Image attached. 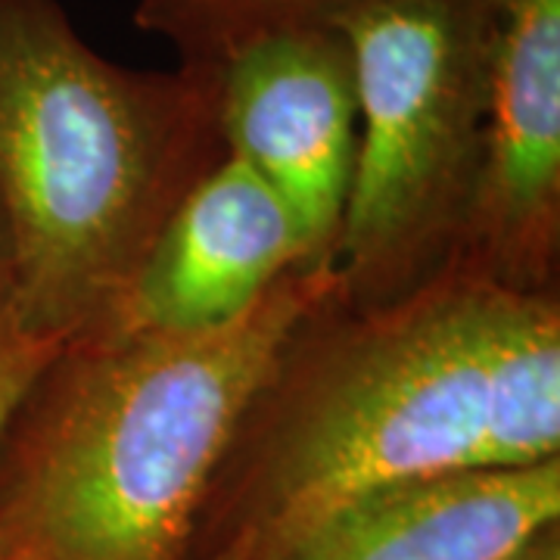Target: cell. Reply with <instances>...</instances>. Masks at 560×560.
Returning <instances> with one entry per match:
<instances>
[{
  "instance_id": "obj_1",
  "label": "cell",
  "mask_w": 560,
  "mask_h": 560,
  "mask_svg": "<svg viewBox=\"0 0 560 560\" xmlns=\"http://www.w3.org/2000/svg\"><path fill=\"white\" fill-rule=\"evenodd\" d=\"M560 458V296L448 268L408 300L327 293L280 342L206 486L194 560L383 482Z\"/></svg>"
},
{
  "instance_id": "obj_2",
  "label": "cell",
  "mask_w": 560,
  "mask_h": 560,
  "mask_svg": "<svg viewBox=\"0 0 560 560\" xmlns=\"http://www.w3.org/2000/svg\"><path fill=\"white\" fill-rule=\"evenodd\" d=\"M334 290V265H302L212 334L60 349L0 430V560H194L202 495L246 401Z\"/></svg>"
},
{
  "instance_id": "obj_3",
  "label": "cell",
  "mask_w": 560,
  "mask_h": 560,
  "mask_svg": "<svg viewBox=\"0 0 560 560\" xmlns=\"http://www.w3.org/2000/svg\"><path fill=\"white\" fill-rule=\"evenodd\" d=\"M224 160L212 66L125 69L60 0H0L7 305L28 340L60 352L101 334L165 221Z\"/></svg>"
},
{
  "instance_id": "obj_4",
  "label": "cell",
  "mask_w": 560,
  "mask_h": 560,
  "mask_svg": "<svg viewBox=\"0 0 560 560\" xmlns=\"http://www.w3.org/2000/svg\"><path fill=\"white\" fill-rule=\"evenodd\" d=\"M359 147L334 253L349 308L408 300L458 265L477 190L489 0H349Z\"/></svg>"
},
{
  "instance_id": "obj_5",
  "label": "cell",
  "mask_w": 560,
  "mask_h": 560,
  "mask_svg": "<svg viewBox=\"0 0 560 560\" xmlns=\"http://www.w3.org/2000/svg\"><path fill=\"white\" fill-rule=\"evenodd\" d=\"M458 268L560 296V0H489L480 175Z\"/></svg>"
},
{
  "instance_id": "obj_6",
  "label": "cell",
  "mask_w": 560,
  "mask_h": 560,
  "mask_svg": "<svg viewBox=\"0 0 560 560\" xmlns=\"http://www.w3.org/2000/svg\"><path fill=\"white\" fill-rule=\"evenodd\" d=\"M206 66L228 156L249 165L293 212L308 259L334 265L359 147L346 38L330 22L287 25Z\"/></svg>"
},
{
  "instance_id": "obj_7",
  "label": "cell",
  "mask_w": 560,
  "mask_h": 560,
  "mask_svg": "<svg viewBox=\"0 0 560 560\" xmlns=\"http://www.w3.org/2000/svg\"><path fill=\"white\" fill-rule=\"evenodd\" d=\"M315 268L293 212L228 156L180 200L119 312L94 337H190L249 315L293 268Z\"/></svg>"
},
{
  "instance_id": "obj_8",
  "label": "cell",
  "mask_w": 560,
  "mask_h": 560,
  "mask_svg": "<svg viewBox=\"0 0 560 560\" xmlns=\"http://www.w3.org/2000/svg\"><path fill=\"white\" fill-rule=\"evenodd\" d=\"M560 517V458L361 489L275 529L246 560H504Z\"/></svg>"
},
{
  "instance_id": "obj_9",
  "label": "cell",
  "mask_w": 560,
  "mask_h": 560,
  "mask_svg": "<svg viewBox=\"0 0 560 560\" xmlns=\"http://www.w3.org/2000/svg\"><path fill=\"white\" fill-rule=\"evenodd\" d=\"M349 0H140V28L178 47L180 62H212L243 40L287 25L327 22Z\"/></svg>"
},
{
  "instance_id": "obj_10",
  "label": "cell",
  "mask_w": 560,
  "mask_h": 560,
  "mask_svg": "<svg viewBox=\"0 0 560 560\" xmlns=\"http://www.w3.org/2000/svg\"><path fill=\"white\" fill-rule=\"evenodd\" d=\"M54 355L57 352H47L44 346L32 342L22 334L10 305H7V290H3L0 293V430L13 415L16 401L25 396V389L40 374V368Z\"/></svg>"
},
{
  "instance_id": "obj_11",
  "label": "cell",
  "mask_w": 560,
  "mask_h": 560,
  "mask_svg": "<svg viewBox=\"0 0 560 560\" xmlns=\"http://www.w3.org/2000/svg\"><path fill=\"white\" fill-rule=\"evenodd\" d=\"M504 560H560V521L541 526Z\"/></svg>"
},
{
  "instance_id": "obj_12",
  "label": "cell",
  "mask_w": 560,
  "mask_h": 560,
  "mask_svg": "<svg viewBox=\"0 0 560 560\" xmlns=\"http://www.w3.org/2000/svg\"><path fill=\"white\" fill-rule=\"evenodd\" d=\"M7 280H10V237H7L3 215H0V293L7 290Z\"/></svg>"
}]
</instances>
